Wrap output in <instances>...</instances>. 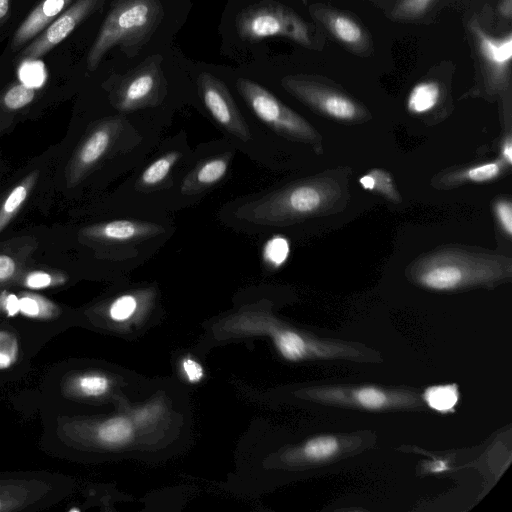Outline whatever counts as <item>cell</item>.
<instances>
[{
	"label": "cell",
	"instance_id": "cell-1",
	"mask_svg": "<svg viewBox=\"0 0 512 512\" xmlns=\"http://www.w3.org/2000/svg\"><path fill=\"white\" fill-rule=\"evenodd\" d=\"M406 275L414 284L432 291L493 287L511 279L512 261L489 251L444 246L416 258Z\"/></svg>",
	"mask_w": 512,
	"mask_h": 512
},
{
	"label": "cell",
	"instance_id": "cell-2",
	"mask_svg": "<svg viewBox=\"0 0 512 512\" xmlns=\"http://www.w3.org/2000/svg\"><path fill=\"white\" fill-rule=\"evenodd\" d=\"M348 199L344 173L325 172L269 193L247 208L244 216L262 225H285L340 211Z\"/></svg>",
	"mask_w": 512,
	"mask_h": 512
},
{
	"label": "cell",
	"instance_id": "cell-3",
	"mask_svg": "<svg viewBox=\"0 0 512 512\" xmlns=\"http://www.w3.org/2000/svg\"><path fill=\"white\" fill-rule=\"evenodd\" d=\"M163 16L160 0L115 1L90 48L87 68L94 71L115 46L135 55L150 39Z\"/></svg>",
	"mask_w": 512,
	"mask_h": 512
},
{
	"label": "cell",
	"instance_id": "cell-4",
	"mask_svg": "<svg viewBox=\"0 0 512 512\" xmlns=\"http://www.w3.org/2000/svg\"><path fill=\"white\" fill-rule=\"evenodd\" d=\"M281 85L312 110L336 121L359 123L370 116L361 103L318 77L288 75L282 78Z\"/></svg>",
	"mask_w": 512,
	"mask_h": 512
},
{
	"label": "cell",
	"instance_id": "cell-5",
	"mask_svg": "<svg viewBox=\"0 0 512 512\" xmlns=\"http://www.w3.org/2000/svg\"><path fill=\"white\" fill-rule=\"evenodd\" d=\"M236 87L253 113L275 132L322 148L321 136L314 127L266 88L246 78H239Z\"/></svg>",
	"mask_w": 512,
	"mask_h": 512
},
{
	"label": "cell",
	"instance_id": "cell-6",
	"mask_svg": "<svg viewBox=\"0 0 512 512\" xmlns=\"http://www.w3.org/2000/svg\"><path fill=\"white\" fill-rule=\"evenodd\" d=\"M236 28L239 36L249 42L285 37L302 46L312 45L307 23L293 10L278 3L248 7L238 15Z\"/></svg>",
	"mask_w": 512,
	"mask_h": 512
},
{
	"label": "cell",
	"instance_id": "cell-7",
	"mask_svg": "<svg viewBox=\"0 0 512 512\" xmlns=\"http://www.w3.org/2000/svg\"><path fill=\"white\" fill-rule=\"evenodd\" d=\"M469 30L480 59L485 87L490 95L510 92L512 34L501 37L490 35L476 20L469 22Z\"/></svg>",
	"mask_w": 512,
	"mask_h": 512
},
{
	"label": "cell",
	"instance_id": "cell-8",
	"mask_svg": "<svg viewBox=\"0 0 512 512\" xmlns=\"http://www.w3.org/2000/svg\"><path fill=\"white\" fill-rule=\"evenodd\" d=\"M161 63L160 55H152L121 80L116 91V105L120 110H136L158 100L166 87Z\"/></svg>",
	"mask_w": 512,
	"mask_h": 512
},
{
	"label": "cell",
	"instance_id": "cell-9",
	"mask_svg": "<svg viewBox=\"0 0 512 512\" xmlns=\"http://www.w3.org/2000/svg\"><path fill=\"white\" fill-rule=\"evenodd\" d=\"M103 0H75L20 53L25 61H37L64 41Z\"/></svg>",
	"mask_w": 512,
	"mask_h": 512
},
{
	"label": "cell",
	"instance_id": "cell-10",
	"mask_svg": "<svg viewBox=\"0 0 512 512\" xmlns=\"http://www.w3.org/2000/svg\"><path fill=\"white\" fill-rule=\"evenodd\" d=\"M197 84L203 104L213 119L235 137L248 140V127L226 85L208 72L199 74Z\"/></svg>",
	"mask_w": 512,
	"mask_h": 512
},
{
	"label": "cell",
	"instance_id": "cell-11",
	"mask_svg": "<svg viewBox=\"0 0 512 512\" xmlns=\"http://www.w3.org/2000/svg\"><path fill=\"white\" fill-rule=\"evenodd\" d=\"M315 398L334 404H346L367 410H384L415 404V397L401 391L376 386L356 388L324 387L314 390Z\"/></svg>",
	"mask_w": 512,
	"mask_h": 512
},
{
	"label": "cell",
	"instance_id": "cell-12",
	"mask_svg": "<svg viewBox=\"0 0 512 512\" xmlns=\"http://www.w3.org/2000/svg\"><path fill=\"white\" fill-rule=\"evenodd\" d=\"M310 13L338 42L352 52L362 54L371 48L368 32L349 14L322 4L312 5Z\"/></svg>",
	"mask_w": 512,
	"mask_h": 512
},
{
	"label": "cell",
	"instance_id": "cell-13",
	"mask_svg": "<svg viewBox=\"0 0 512 512\" xmlns=\"http://www.w3.org/2000/svg\"><path fill=\"white\" fill-rule=\"evenodd\" d=\"M72 2L73 0H41L15 31L12 38V49L18 50L33 40Z\"/></svg>",
	"mask_w": 512,
	"mask_h": 512
},
{
	"label": "cell",
	"instance_id": "cell-14",
	"mask_svg": "<svg viewBox=\"0 0 512 512\" xmlns=\"http://www.w3.org/2000/svg\"><path fill=\"white\" fill-rule=\"evenodd\" d=\"M508 166L501 158L445 172L433 181L438 189H451L466 183H483L501 176Z\"/></svg>",
	"mask_w": 512,
	"mask_h": 512
},
{
	"label": "cell",
	"instance_id": "cell-15",
	"mask_svg": "<svg viewBox=\"0 0 512 512\" xmlns=\"http://www.w3.org/2000/svg\"><path fill=\"white\" fill-rule=\"evenodd\" d=\"M156 232L157 227L155 225L133 220H115L99 225L94 229L96 236L118 242L146 237Z\"/></svg>",
	"mask_w": 512,
	"mask_h": 512
},
{
	"label": "cell",
	"instance_id": "cell-16",
	"mask_svg": "<svg viewBox=\"0 0 512 512\" xmlns=\"http://www.w3.org/2000/svg\"><path fill=\"white\" fill-rule=\"evenodd\" d=\"M345 446L344 438L336 435H320L304 443L300 458L308 463H326L339 456Z\"/></svg>",
	"mask_w": 512,
	"mask_h": 512
},
{
	"label": "cell",
	"instance_id": "cell-17",
	"mask_svg": "<svg viewBox=\"0 0 512 512\" xmlns=\"http://www.w3.org/2000/svg\"><path fill=\"white\" fill-rule=\"evenodd\" d=\"M228 159L226 157H215L205 161L184 183V190H196L207 188L219 182L227 173Z\"/></svg>",
	"mask_w": 512,
	"mask_h": 512
},
{
	"label": "cell",
	"instance_id": "cell-18",
	"mask_svg": "<svg viewBox=\"0 0 512 512\" xmlns=\"http://www.w3.org/2000/svg\"><path fill=\"white\" fill-rule=\"evenodd\" d=\"M442 89L438 82L427 80L416 84L407 99V109L414 114L431 111L440 101Z\"/></svg>",
	"mask_w": 512,
	"mask_h": 512
},
{
	"label": "cell",
	"instance_id": "cell-19",
	"mask_svg": "<svg viewBox=\"0 0 512 512\" xmlns=\"http://www.w3.org/2000/svg\"><path fill=\"white\" fill-rule=\"evenodd\" d=\"M426 405L440 413L455 410L459 401V390L456 384L433 385L423 392Z\"/></svg>",
	"mask_w": 512,
	"mask_h": 512
},
{
	"label": "cell",
	"instance_id": "cell-20",
	"mask_svg": "<svg viewBox=\"0 0 512 512\" xmlns=\"http://www.w3.org/2000/svg\"><path fill=\"white\" fill-rule=\"evenodd\" d=\"M110 126L106 125L91 134L79 153L82 167H88L97 162L108 149L111 142Z\"/></svg>",
	"mask_w": 512,
	"mask_h": 512
},
{
	"label": "cell",
	"instance_id": "cell-21",
	"mask_svg": "<svg viewBox=\"0 0 512 512\" xmlns=\"http://www.w3.org/2000/svg\"><path fill=\"white\" fill-rule=\"evenodd\" d=\"M359 183L364 189L377 192L390 201H401L391 174L385 170L372 169L359 178Z\"/></svg>",
	"mask_w": 512,
	"mask_h": 512
},
{
	"label": "cell",
	"instance_id": "cell-22",
	"mask_svg": "<svg viewBox=\"0 0 512 512\" xmlns=\"http://www.w3.org/2000/svg\"><path fill=\"white\" fill-rule=\"evenodd\" d=\"M36 176L37 173L28 175L6 198L0 209V231L9 223L11 218L25 201L30 188L35 182Z\"/></svg>",
	"mask_w": 512,
	"mask_h": 512
},
{
	"label": "cell",
	"instance_id": "cell-23",
	"mask_svg": "<svg viewBox=\"0 0 512 512\" xmlns=\"http://www.w3.org/2000/svg\"><path fill=\"white\" fill-rule=\"evenodd\" d=\"M132 434V425L124 417L110 419L98 429L99 439L107 445H122L130 440Z\"/></svg>",
	"mask_w": 512,
	"mask_h": 512
},
{
	"label": "cell",
	"instance_id": "cell-24",
	"mask_svg": "<svg viewBox=\"0 0 512 512\" xmlns=\"http://www.w3.org/2000/svg\"><path fill=\"white\" fill-rule=\"evenodd\" d=\"M176 151L165 153L145 168L140 177L142 185L151 187L162 182L179 159Z\"/></svg>",
	"mask_w": 512,
	"mask_h": 512
},
{
	"label": "cell",
	"instance_id": "cell-25",
	"mask_svg": "<svg viewBox=\"0 0 512 512\" xmlns=\"http://www.w3.org/2000/svg\"><path fill=\"white\" fill-rule=\"evenodd\" d=\"M289 251L287 239L275 236L267 241L263 249V258L269 266L278 268L287 260Z\"/></svg>",
	"mask_w": 512,
	"mask_h": 512
},
{
	"label": "cell",
	"instance_id": "cell-26",
	"mask_svg": "<svg viewBox=\"0 0 512 512\" xmlns=\"http://www.w3.org/2000/svg\"><path fill=\"white\" fill-rule=\"evenodd\" d=\"M434 0H400L392 10L393 20H412L422 16Z\"/></svg>",
	"mask_w": 512,
	"mask_h": 512
},
{
	"label": "cell",
	"instance_id": "cell-27",
	"mask_svg": "<svg viewBox=\"0 0 512 512\" xmlns=\"http://www.w3.org/2000/svg\"><path fill=\"white\" fill-rule=\"evenodd\" d=\"M76 388L86 396H100L109 388L106 377L98 374H87L76 380Z\"/></svg>",
	"mask_w": 512,
	"mask_h": 512
},
{
	"label": "cell",
	"instance_id": "cell-28",
	"mask_svg": "<svg viewBox=\"0 0 512 512\" xmlns=\"http://www.w3.org/2000/svg\"><path fill=\"white\" fill-rule=\"evenodd\" d=\"M35 95L34 88L24 83L11 87L4 96V103L10 109H19L29 104Z\"/></svg>",
	"mask_w": 512,
	"mask_h": 512
},
{
	"label": "cell",
	"instance_id": "cell-29",
	"mask_svg": "<svg viewBox=\"0 0 512 512\" xmlns=\"http://www.w3.org/2000/svg\"><path fill=\"white\" fill-rule=\"evenodd\" d=\"M18 354L16 336L6 330L0 331V369H6L14 364Z\"/></svg>",
	"mask_w": 512,
	"mask_h": 512
},
{
	"label": "cell",
	"instance_id": "cell-30",
	"mask_svg": "<svg viewBox=\"0 0 512 512\" xmlns=\"http://www.w3.org/2000/svg\"><path fill=\"white\" fill-rule=\"evenodd\" d=\"M496 220L503 233L512 236V203L509 198H498L493 204Z\"/></svg>",
	"mask_w": 512,
	"mask_h": 512
},
{
	"label": "cell",
	"instance_id": "cell-31",
	"mask_svg": "<svg viewBox=\"0 0 512 512\" xmlns=\"http://www.w3.org/2000/svg\"><path fill=\"white\" fill-rule=\"evenodd\" d=\"M136 305V299L132 295L121 296L111 305L110 316L114 320H125L133 314Z\"/></svg>",
	"mask_w": 512,
	"mask_h": 512
},
{
	"label": "cell",
	"instance_id": "cell-32",
	"mask_svg": "<svg viewBox=\"0 0 512 512\" xmlns=\"http://www.w3.org/2000/svg\"><path fill=\"white\" fill-rule=\"evenodd\" d=\"M47 307L46 303L39 297L25 295L19 298V311L29 317H39Z\"/></svg>",
	"mask_w": 512,
	"mask_h": 512
},
{
	"label": "cell",
	"instance_id": "cell-33",
	"mask_svg": "<svg viewBox=\"0 0 512 512\" xmlns=\"http://www.w3.org/2000/svg\"><path fill=\"white\" fill-rule=\"evenodd\" d=\"M32 65L30 64L27 68H23L21 72V78L24 81V84L28 86H38L42 83L44 79V72L42 68L39 67L35 61H31Z\"/></svg>",
	"mask_w": 512,
	"mask_h": 512
},
{
	"label": "cell",
	"instance_id": "cell-34",
	"mask_svg": "<svg viewBox=\"0 0 512 512\" xmlns=\"http://www.w3.org/2000/svg\"><path fill=\"white\" fill-rule=\"evenodd\" d=\"M51 284V276L45 272H33L26 278V285L33 289L45 288Z\"/></svg>",
	"mask_w": 512,
	"mask_h": 512
},
{
	"label": "cell",
	"instance_id": "cell-35",
	"mask_svg": "<svg viewBox=\"0 0 512 512\" xmlns=\"http://www.w3.org/2000/svg\"><path fill=\"white\" fill-rule=\"evenodd\" d=\"M183 369L187 378L191 382H197L203 377V369L201 365L190 358L184 359Z\"/></svg>",
	"mask_w": 512,
	"mask_h": 512
},
{
	"label": "cell",
	"instance_id": "cell-36",
	"mask_svg": "<svg viewBox=\"0 0 512 512\" xmlns=\"http://www.w3.org/2000/svg\"><path fill=\"white\" fill-rule=\"evenodd\" d=\"M15 262L7 255L0 254V281L9 279L15 272Z\"/></svg>",
	"mask_w": 512,
	"mask_h": 512
},
{
	"label": "cell",
	"instance_id": "cell-37",
	"mask_svg": "<svg viewBox=\"0 0 512 512\" xmlns=\"http://www.w3.org/2000/svg\"><path fill=\"white\" fill-rule=\"evenodd\" d=\"M501 159L508 165L512 164V138L510 133L507 134L501 145Z\"/></svg>",
	"mask_w": 512,
	"mask_h": 512
},
{
	"label": "cell",
	"instance_id": "cell-38",
	"mask_svg": "<svg viewBox=\"0 0 512 512\" xmlns=\"http://www.w3.org/2000/svg\"><path fill=\"white\" fill-rule=\"evenodd\" d=\"M3 307L9 316L16 315L19 312V298L14 294L7 295Z\"/></svg>",
	"mask_w": 512,
	"mask_h": 512
},
{
	"label": "cell",
	"instance_id": "cell-39",
	"mask_svg": "<svg viewBox=\"0 0 512 512\" xmlns=\"http://www.w3.org/2000/svg\"><path fill=\"white\" fill-rule=\"evenodd\" d=\"M428 471L431 473H442L449 469L448 463L444 460H435L427 464Z\"/></svg>",
	"mask_w": 512,
	"mask_h": 512
},
{
	"label": "cell",
	"instance_id": "cell-40",
	"mask_svg": "<svg viewBox=\"0 0 512 512\" xmlns=\"http://www.w3.org/2000/svg\"><path fill=\"white\" fill-rule=\"evenodd\" d=\"M499 8L503 16L510 18L512 13V0H502Z\"/></svg>",
	"mask_w": 512,
	"mask_h": 512
},
{
	"label": "cell",
	"instance_id": "cell-41",
	"mask_svg": "<svg viewBox=\"0 0 512 512\" xmlns=\"http://www.w3.org/2000/svg\"><path fill=\"white\" fill-rule=\"evenodd\" d=\"M12 0H0V22L7 16Z\"/></svg>",
	"mask_w": 512,
	"mask_h": 512
},
{
	"label": "cell",
	"instance_id": "cell-42",
	"mask_svg": "<svg viewBox=\"0 0 512 512\" xmlns=\"http://www.w3.org/2000/svg\"><path fill=\"white\" fill-rule=\"evenodd\" d=\"M0 509H1V501H0Z\"/></svg>",
	"mask_w": 512,
	"mask_h": 512
}]
</instances>
